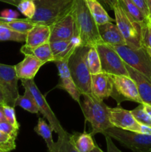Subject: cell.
Returning a JSON list of instances; mask_svg holds the SVG:
<instances>
[{"mask_svg":"<svg viewBox=\"0 0 151 152\" xmlns=\"http://www.w3.org/2000/svg\"><path fill=\"white\" fill-rule=\"evenodd\" d=\"M74 21V36L81 39V46L93 47L104 43L99 35L98 25L84 0H73L72 9Z\"/></svg>","mask_w":151,"mask_h":152,"instance_id":"6da1fadb","label":"cell"},{"mask_svg":"<svg viewBox=\"0 0 151 152\" xmlns=\"http://www.w3.org/2000/svg\"><path fill=\"white\" fill-rule=\"evenodd\" d=\"M83 101L81 102V110L86 121L92 127V135L103 134L107 129L113 127L110 121V107L103 100L98 99L93 94H82Z\"/></svg>","mask_w":151,"mask_h":152,"instance_id":"7a4b0ae2","label":"cell"},{"mask_svg":"<svg viewBox=\"0 0 151 152\" xmlns=\"http://www.w3.org/2000/svg\"><path fill=\"white\" fill-rule=\"evenodd\" d=\"M36 13L30 19L36 25L50 26L72 11L73 0H34Z\"/></svg>","mask_w":151,"mask_h":152,"instance_id":"3957f363","label":"cell"},{"mask_svg":"<svg viewBox=\"0 0 151 152\" xmlns=\"http://www.w3.org/2000/svg\"><path fill=\"white\" fill-rule=\"evenodd\" d=\"M90 47L79 46L68 60L71 77L81 94H91V74L87 64V54Z\"/></svg>","mask_w":151,"mask_h":152,"instance_id":"277c9868","label":"cell"},{"mask_svg":"<svg viewBox=\"0 0 151 152\" xmlns=\"http://www.w3.org/2000/svg\"><path fill=\"white\" fill-rule=\"evenodd\" d=\"M110 46L126 64L139 71L151 83V56L144 47L133 48L127 45Z\"/></svg>","mask_w":151,"mask_h":152,"instance_id":"5b68a950","label":"cell"},{"mask_svg":"<svg viewBox=\"0 0 151 152\" xmlns=\"http://www.w3.org/2000/svg\"><path fill=\"white\" fill-rule=\"evenodd\" d=\"M115 22L121 31L127 45L133 48L143 47L142 42V25L130 17L118 2L113 9Z\"/></svg>","mask_w":151,"mask_h":152,"instance_id":"8992f818","label":"cell"},{"mask_svg":"<svg viewBox=\"0 0 151 152\" xmlns=\"http://www.w3.org/2000/svg\"><path fill=\"white\" fill-rule=\"evenodd\" d=\"M102 134L115 140L132 152H151V135L129 132L115 127L107 129Z\"/></svg>","mask_w":151,"mask_h":152,"instance_id":"52a82bcc","label":"cell"},{"mask_svg":"<svg viewBox=\"0 0 151 152\" xmlns=\"http://www.w3.org/2000/svg\"><path fill=\"white\" fill-rule=\"evenodd\" d=\"M95 47L100 57L102 72L110 75L129 76L126 63L110 45L100 43Z\"/></svg>","mask_w":151,"mask_h":152,"instance_id":"ba28073f","label":"cell"},{"mask_svg":"<svg viewBox=\"0 0 151 152\" xmlns=\"http://www.w3.org/2000/svg\"><path fill=\"white\" fill-rule=\"evenodd\" d=\"M21 81H22V85L23 86V87L25 88L28 89L32 94L34 99L36 101L39 112L47 120L53 132L57 134L58 137L63 136L67 132L60 124V122L59 121L58 118L56 117L53 111L50 108V105H48L44 96H43L42 94L41 93L39 89L36 85L33 79H32V80H24V79H22V80H21Z\"/></svg>","mask_w":151,"mask_h":152,"instance_id":"9c48e42d","label":"cell"},{"mask_svg":"<svg viewBox=\"0 0 151 152\" xmlns=\"http://www.w3.org/2000/svg\"><path fill=\"white\" fill-rule=\"evenodd\" d=\"M114 85L112 96L120 105L122 101H132L139 104H143L137 86L134 80L130 76L110 75Z\"/></svg>","mask_w":151,"mask_h":152,"instance_id":"30bf717a","label":"cell"},{"mask_svg":"<svg viewBox=\"0 0 151 152\" xmlns=\"http://www.w3.org/2000/svg\"><path fill=\"white\" fill-rule=\"evenodd\" d=\"M18 78L15 65L0 63V88L4 96L5 105L15 106V102L19 96Z\"/></svg>","mask_w":151,"mask_h":152,"instance_id":"8fae6325","label":"cell"},{"mask_svg":"<svg viewBox=\"0 0 151 152\" xmlns=\"http://www.w3.org/2000/svg\"><path fill=\"white\" fill-rule=\"evenodd\" d=\"M110 121L113 127L140 133L141 123L135 119L131 111H128L120 106L110 108Z\"/></svg>","mask_w":151,"mask_h":152,"instance_id":"7c38bea8","label":"cell"},{"mask_svg":"<svg viewBox=\"0 0 151 152\" xmlns=\"http://www.w3.org/2000/svg\"><path fill=\"white\" fill-rule=\"evenodd\" d=\"M50 42L68 40L74 36V21L72 11L50 26Z\"/></svg>","mask_w":151,"mask_h":152,"instance_id":"4fadbf2b","label":"cell"},{"mask_svg":"<svg viewBox=\"0 0 151 152\" xmlns=\"http://www.w3.org/2000/svg\"><path fill=\"white\" fill-rule=\"evenodd\" d=\"M91 90L92 94L102 100L112 96L114 85L110 75L103 72L92 75Z\"/></svg>","mask_w":151,"mask_h":152,"instance_id":"5bb4252c","label":"cell"},{"mask_svg":"<svg viewBox=\"0 0 151 152\" xmlns=\"http://www.w3.org/2000/svg\"><path fill=\"white\" fill-rule=\"evenodd\" d=\"M25 56L23 60L15 65L16 75L19 80H32L44 63L32 55Z\"/></svg>","mask_w":151,"mask_h":152,"instance_id":"9a60e30c","label":"cell"},{"mask_svg":"<svg viewBox=\"0 0 151 152\" xmlns=\"http://www.w3.org/2000/svg\"><path fill=\"white\" fill-rule=\"evenodd\" d=\"M98 30L101 39L105 44L109 45H127L116 24L115 25L112 22H107L103 25H98Z\"/></svg>","mask_w":151,"mask_h":152,"instance_id":"2e32d148","label":"cell"},{"mask_svg":"<svg viewBox=\"0 0 151 152\" xmlns=\"http://www.w3.org/2000/svg\"><path fill=\"white\" fill-rule=\"evenodd\" d=\"M129 76L134 80L143 103L151 105V83L142 74L126 64Z\"/></svg>","mask_w":151,"mask_h":152,"instance_id":"e0dca14e","label":"cell"},{"mask_svg":"<svg viewBox=\"0 0 151 152\" xmlns=\"http://www.w3.org/2000/svg\"><path fill=\"white\" fill-rule=\"evenodd\" d=\"M50 37V26L36 25L27 34L25 45L30 48H35L44 43L49 42Z\"/></svg>","mask_w":151,"mask_h":152,"instance_id":"ac0fdd59","label":"cell"},{"mask_svg":"<svg viewBox=\"0 0 151 152\" xmlns=\"http://www.w3.org/2000/svg\"><path fill=\"white\" fill-rule=\"evenodd\" d=\"M20 51L24 55H32L35 56L44 64L49 62H53L54 60L50 45V42L40 45L35 48H30L25 45L21 48Z\"/></svg>","mask_w":151,"mask_h":152,"instance_id":"d6986e66","label":"cell"},{"mask_svg":"<svg viewBox=\"0 0 151 152\" xmlns=\"http://www.w3.org/2000/svg\"><path fill=\"white\" fill-rule=\"evenodd\" d=\"M98 25H103L107 22H113L110 16L108 15L106 9L97 0H84Z\"/></svg>","mask_w":151,"mask_h":152,"instance_id":"ffe728a7","label":"cell"},{"mask_svg":"<svg viewBox=\"0 0 151 152\" xmlns=\"http://www.w3.org/2000/svg\"><path fill=\"white\" fill-rule=\"evenodd\" d=\"M71 136L73 143L78 152H91L96 147L93 135L90 133H74Z\"/></svg>","mask_w":151,"mask_h":152,"instance_id":"44dd1931","label":"cell"},{"mask_svg":"<svg viewBox=\"0 0 151 152\" xmlns=\"http://www.w3.org/2000/svg\"><path fill=\"white\" fill-rule=\"evenodd\" d=\"M118 2L124 11L142 26L150 22V19L132 0H118Z\"/></svg>","mask_w":151,"mask_h":152,"instance_id":"7402d4cb","label":"cell"},{"mask_svg":"<svg viewBox=\"0 0 151 152\" xmlns=\"http://www.w3.org/2000/svg\"><path fill=\"white\" fill-rule=\"evenodd\" d=\"M34 132L44 139L46 145H47L48 152H54L56 142L53 141L52 132L53 129L50 127V124L47 123L43 118H38V123L34 128Z\"/></svg>","mask_w":151,"mask_h":152,"instance_id":"603a6c76","label":"cell"},{"mask_svg":"<svg viewBox=\"0 0 151 152\" xmlns=\"http://www.w3.org/2000/svg\"><path fill=\"white\" fill-rule=\"evenodd\" d=\"M15 106H19L25 111L32 114H38L39 112L36 101L28 89L25 88L23 95H19L15 102Z\"/></svg>","mask_w":151,"mask_h":152,"instance_id":"cb8c5ba5","label":"cell"},{"mask_svg":"<svg viewBox=\"0 0 151 152\" xmlns=\"http://www.w3.org/2000/svg\"><path fill=\"white\" fill-rule=\"evenodd\" d=\"M57 87L59 88L63 89L66 92H68V94L73 98V99L78 102V105H81V91L75 83L73 82L72 78H65V79H60L59 83L58 84Z\"/></svg>","mask_w":151,"mask_h":152,"instance_id":"d4e9b609","label":"cell"},{"mask_svg":"<svg viewBox=\"0 0 151 152\" xmlns=\"http://www.w3.org/2000/svg\"><path fill=\"white\" fill-rule=\"evenodd\" d=\"M26 34L16 32L3 23H0V42L12 41L22 42L26 41Z\"/></svg>","mask_w":151,"mask_h":152,"instance_id":"484cf974","label":"cell"},{"mask_svg":"<svg viewBox=\"0 0 151 152\" xmlns=\"http://www.w3.org/2000/svg\"><path fill=\"white\" fill-rule=\"evenodd\" d=\"M87 64L91 75L102 72L100 57L95 46L89 48L87 54Z\"/></svg>","mask_w":151,"mask_h":152,"instance_id":"4316f807","label":"cell"},{"mask_svg":"<svg viewBox=\"0 0 151 152\" xmlns=\"http://www.w3.org/2000/svg\"><path fill=\"white\" fill-rule=\"evenodd\" d=\"M7 25V27L16 32L22 33V34H28L33 28L36 25L33 22L30 21V19L25 18V19H15L14 20L10 22L3 23Z\"/></svg>","mask_w":151,"mask_h":152,"instance_id":"83f0119b","label":"cell"},{"mask_svg":"<svg viewBox=\"0 0 151 152\" xmlns=\"http://www.w3.org/2000/svg\"><path fill=\"white\" fill-rule=\"evenodd\" d=\"M54 152H78L74 146L70 134L66 133L62 137H58Z\"/></svg>","mask_w":151,"mask_h":152,"instance_id":"f1b7e54d","label":"cell"},{"mask_svg":"<svg viewBox=\"0 0 151 152\" xmlns=\"http://www.w3.org/2000/svg\"><path fill=\"white\" fill-rule=\"evenodd\" d=\"M16 7L28 19H32L36 13L34 0H22Z\"/></svg>","mask_w":151,"mask_h":152,"instance_id":"f546056e","label":"cell"},{"mask_svg":"<svg viewBox=\"0 0 151 152\" xmlns=\"http://www.w3.org/2000/svg\"><path fill=\"white\" fill-rule=\"evenodd\" d=\"M16 137L0 132V151L10 152L16 148Z\"/></svg>","mask_w":151,"mask_h":152,"instance_id":"4dcf8cb0","label":"cell"},{"mask_svg":"<svg viewBox=\"0 0 151 152\" xmlns=\"http://www.w3.org/2000/svg\"><path fill=\"white\" fill-rule=\"evenodd\" d=\"M131 112L139 123L151 127V118L144 109L143 104H139V106L132 110Z\"/></svg>","mask_w":151,"mask_h":152,"instance_id":"1f68e13d","label":"cell"},{"mask_svg":"<svg viewBox=\"0 0 151 152\" xmlns=\"http://www.w3.org/2000/svg\"><path fill=\"white\" fill-rule=\"evenodd\" d=\"M68 60L69 59H57V60L53 61L58 69L60 79L72 78L69 65H68Z\"/></svg>","mask_w":151,"mask_h":152,"instance_id":"d6a6232c","label":"cell"},{"mask_svg":"<svg viewBox=\"0 0 151 152\" xmlns=\"http://www.w3.org/2000/svg\"><path fill=\"white\" fill-rule=\"evenodd\" d=\"M3 111H4L5 120L10 124L13 125L14 127L19 129L20 126H19V123H18L17 119H16L14 107L4 104V105H3Z\"/></svg>","mask_w":151,"mask_h":152,"instance_id":"836d02e7","label":"cell"},{"mask_svg":"<svg viewBox=\"0 0 151 152\" xmlns=\"http://www.w3.org/2000/svg\"><path fill=\"white\" fill-rule=\"evenodd\" d=\"M142 42L144 48H151V22L150 21L142 26Z\"/></svg>","mask_w":151,"mask_h":152,"instance_id":"e575fe53","label":"cell"},{"mask_svg":"<svg viewBox=\"0 0 151 152\" xmlns=\"http://www.w3.org/2000/svg\"><path fill=\"white\" fill-rule=\"evenodd\" d=\"M19 129L14 127L13 125L10 124L7 120L0 122V132L10 135V136L17 137Z\"/></svg>","mask_w":151,"mask_h":152,"instance_id":"d590c367","label":"cell"},{"mask_svg":"<svg viewBox=\"0 0 151 152\" xmlns=\"http://www.w3.org/2000/svg\"><path fill=\"white\" fill-rule=\"evenodd\" d=\"M132 1L141 9V10L144 13V14L149 19V10H148L146 0H132Z\"/></svg>","mask_w":151,"mask_h":152,"instance_id":"8d00e7d4","label":"cell"},{"mask_svg":"<svg viewBox=\"0 0 151 152\" xmlns=\"http://www.w3.org/2000/svg\"><path fill=\"white\" fill-rule=\"evenodd\" d=\"M105 137L107 144V152H122L114 144V142L112 140V138L107 136V135H105Z\"/></svg>","mask_w":151,"mask_h":152,"instance_id":"74e56055","label":"cell"},{"mask_svg":"<svg viewBox=\"0 0 151 152\" xmlns=\"http://www.w3.org/2000/svg\"><path fill=\"white\" fill-rule=\"evenodd\" d=\"M0 16L2 17L10 18V19H17L19 16V13L16 10L12 9H4L0 13Z\"/></svg>","mask_w":151,"mask_h":152,"instance_id":"f35d334b","label":"cell"},{"mask_svg":"<svg viewBox=\"0 0 151 152\" xmlns=\"http://www.w3.org/2000/svg\"><path fill=\"white\" fill-rule=\"evenodd\" d=\"M104 6L106 10H113V7L118 3V0H97Z\"/></svg>","mask_w":151,"mask_h":152,"instance_id":"ab89813d","label":"cell"},{"mask_svg":"<svg viewBox=\"0 0 151 152\" xmlns=\"http://www.w3.org/2000/svg\"><path fill=\"white\" fill-rule=\"evenodd\" d=\"M21 1H22V0H0V1L12 4V5L13 6H16V7H17V5L19 4V2H20Z\"/></svg>","mask_w":151,"mask_h":152,"instance_id":"60d3db41","label":"cell"},{"mask_svg":"<svg viewBox=\"0 0 151 152\" xmlns=\"http://www.w3.org/2000/svg\"><path fill=\"white\" fill-rule=\"evenodd\" d=\"M143 107L144 111L147 112V114L148 115H149V117L151 118V105L143 103Z\"/></svg>","mask_w":151,"mask_h":152,"instance_id":"b9f144b4","label":"cell"},{"mask_svg":"<svg viewBox=\"0 0 151 152\" xmlns=\"http://www.w3.org/2000/svg\"><path fill=\"white\" fill-rule=\"evenodd\" d=\"M5 120V117H4V111H3V104L0 103V122L4 121Z\"/></svg>","mask_w":151,"mask_h":152,"instance_id":"7bdbcfd3","label":"cell"},{"mask_svg":"<svg viewBox=\"0 0 151 152\" xmlns=\"http://www.w3.org/2000/svg\"><path fill=\"white\" fill-rule=\"evenodd\" d=\"M147 4L148 10H149V19L151 21V0H146Z\"/></svg>","mask_w":151,"mask_h":152,"instance_id":"ee69618b","label":"cell"},{"mask_svg":"<svg viewBox=\"0 0 151 152\" xmlns=\"http://www.w3.org/2000/svg\"><path fill=\"white\" fill-rule=\"evenodd\" d=\"M0 103L4 105L5 104V100H4V94L2 93V91H1V88H0Z\"/></svg>","mask_w":151,"mask_h":152,"instance_id":"f6af8a7d","label":"cell"},{"mask_svg":"<svg viewBox=\"0 0 151 152\" xmlns=\"http://www.w3.org/2000/svg\"><path fill=\"white\" fill-rule=\"evenodd\" d=\"M145 49H146V50H147V52L148 53V54L151 56V48H145Z\"/></svg>","mask_w":151,"mask_h":152,"instance_id":"bcb514c9","label":"cell"},{"mask_svg":"<svg viewBox=\"0 0 151 152\" xmlns=\"http://www.w3.org/2000/svg\"><path fill=\"white\" fill-rule=\"evenodd\" d=\"M150 22H151V21H150Z\"/></svg>","mask_w":151,"mask_h":152,"instance_id":"7dc6e473","label":"cell"},{"mask_svg":"<svg viewBox=\"0 0 151 152\" xmlns=\"http://www.w3.org/2000/svg\"><path fill=\"white\" fill-rule=\"evenodd\" d=\"M0 152H1V151H0Z\"/></svg>","mask_w":151,"mask_h":152,"instance_id":"c3c4849f","label":"cell"}]
</instances>
